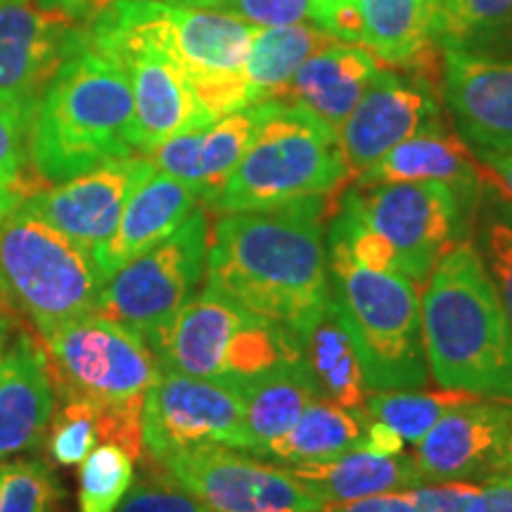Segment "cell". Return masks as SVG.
<instances>
[{"label":"cell","instance_id":"obj_1","mask_svg":"<svg viewBox=\"0 0 512 512\" xmlns=\"http://www.w3.org/2000/svg\"><path fill=\"white\" fill-rule=\"evenodd\" d=\"M330 195L221 214L211 226L204 285L302 339L328 309L325 223Z\"/></svg>","mask_w":512,"mask_h":512},{"label":"cell","instance_id":"obj_2","mask_svg":"<svg viewBox=\"0 0 512 512\" xmlns=\"http://www.w3.org/2000/svg\"><path fill=\"white\" fill-rule=\"evenodd\" d=\"M422 290L427 370L441 389L512 401V328L472 240L434 264Z\"/></svg>","mask_w":512,"mask_h":512},{"label":"cell","instance_id":"obj_3","mask_svg":"<svg viewBox=\"0 0 512 512\" xmlns=\"http://www.w3.org/2000/svg\"><path fill=\"white\" fill-rule=\"evenodd\" d=\"M29 162L43 183H62L131 157L133 95L117 60L83 43L43 93L27 133Z\"/></svg>","mask_w":512,"mask_h":512},{"label":"cell","instance_id":"obj_4","mask_svg":"<svg viewBox=\"0 0 512 512\" xmlns=\"http://www.w3.org/2000/svg\"><path fill=\"white\" fill-rule=\"evenodd\" d=\"M55 392L100 415V439L143 456V406L159 375L157 354L136 330L93 311L43 335Z\"/></svg>","mask_w":512,"mask_h":512},{"label":"cell","instance_id":"obj_5","mask_svg":"<svg viewBox=\"0 0 512 512\" xmlns=\"http://www.w3.org/2000/svg\"><path fill=\"white\" fill-rule=\"evenodd\" d=\"M330 292L347 325L370 392L420 389L430 380L420 294L411 280L358 264L328 238Z\"/></svg>","mask_w":512,"mask_h":512},{"label":"cell","instance_id":"obj_6","mask_svg":"<svg viewBox=\"0 0 512 512\" xmlns=\"http://www.w3.org/2000/svg\"><path fill=\"white\" fill-rule=\"evenodd\" d=\"M88 24L136 36L169 55L214 121L247 107L240 72L259 27L164 0H114Z\"/></svg>","mask_w":512,"mask_h":512},{"label":"cell","instance_id":"obj_7","mask_svg":"<svg viewBox=\"0 0 512 512\" xmlns=\"http://www.w3.org/2000/svg\"><path fill=\"white\" fill-rule=\"evenodd\" d=\"M347 183L337 133L302 107L278 102L207 209L235 214L316 195L339 197Z\"/></svg>","mask_w":512,"mask_h":512},{"label":"cell","instance_id":"obj_8","mask_svg":"<svg viewBox=\"0 0 512 512\" xmlns=\"http://www.w3.org/2000/svg\"><path fill=\"white\" fill-rule=\"evenodd\" d=\"M105 283L91 254L22 204L0 223V306L41 335L98 309Z\"/></svg>","mask_w":512,"mask_h":512},{"label":"cell","instance_id":"obj_9","mask_svg":"<svg viewBox=\"0 0 512 512\" xmlns=\"http://www.w3.org/2000/svg\"><path fill=\"white\" fill-rule=\"evenodd\" d=\"M152 351L159 366L176 373L245 384L280 363L302 358V339L202 285Z\"/></svg>","mask_w":512,"mask_h":512},{"label":"cell","instance_id":"obj_10","mask_svg":"<svg viewBox=\"0 0 512 512\" xmlns=\"http://www.w3.org/2000/svg\"><path fill=\"white\" fill-rule=\"evenodd\" d=\"M472 209L451 185L415 181L342 190L335 216L380 240L394 256V273L422 287L441 254L467 240Z\"/></svg>","mask_w":512,"mask_h":512},{"label":"cell","instance_id":"obj_11","mask_svg":"<svg viewBox=\"0 0 512 512\" xmlns=\"http://www.w3.org/2000/svg\"><path fill=\"white\" fill-rule=\"evenodd\" d=\"M209 216L197 207L176 233L121 266L100 292L98 313L136 330L155 347L204 283Z\"/></svg>","mask_w":512,"mask_h":512},{"label":"cell","instance_id":"obj_12","mask_svg":"<svg viewBox=\"0 0 512 512\" xmlns=\"http://www.w3.org/2000/svg\"><path fill=\"white\" fill-rule=\"evenodd\" d=\"M200 444L247 451L242 387L159 366L143 406V451L159 463Z\"/></svg>","mask_w":512,"mask_h":512},{"label":"cell","instance_id":"obj_13","mask_svg":"<svg viewBox=\"0 0 512 512\" xmlns=\"http://www.w3.org/2000/svg\"><path fill=\"white\" fill-rule=\"evenodd\" d=\"M155 465L211 512H318L325 505L287 467L261 463L240 448L200 444Z\"/></svg>","mask_w":512,"mask_h":512},{"label":"cell","instance_id":"obj_14","mask_svg":"<svg viewBox=\"0 0 512 512\" xmlns=\"http://www.w3.org/2000/svg\"><path fill=\"white\" fill-rule=\"evenodd\" d=\"M83 43L86 27L67 12L36 0H0V110L24 133L50 81Z\"/></svg>","mask_w":512,"mask_h":512},{"label":"cell","instance_id":"obj_15","mask_svg":"<svg viewBox=\"0 0 512 512\" xmlns=\"http://www.w3.org/2000/svg\"><path fill=\"white\" fill-rule=\"evenodd\" d=\"M86 41L117 60L128 76L136 152L150 155L164 140L214 124L183 69L152 43L93 24L86 27Z\"/></svg>","mask_w":512,"mask_h":512},{"label":"cell","instance_id":"obj_16","mask_svg":"<svg viewBox=\"0 0 512 512\" xmlns=\"http://www.w3.org/2000/svg\"><path fill=\"white\" fill-rule=\"evenodd\" d=\"M434 128H444V124L430 76L415 72L401 76L382 67L337 131L349 181H356L403 140Z\"/></svg>","mask_w":512,"mask_h":512},{"label":"cell","instance_id":"obj_17","mask_svg":"<svg viewBox=\"0 0 512 512\" xmlns=\"http://www.w3.org/2000/svg\"><path fill=\"white\" fill-rule=\"evenodd\" d=\"M152 171L155 164L145 155L112 159L53 188L34 190L22 207L95 256L117 230L128 197Z\"/></svg>","mask_w":512,"mask_h":512},{"label":"cell","instance_id":"obj_18","mask_svg":"<svg viewBox=\"0 0 512 512\" xmlns=\"http://www.w3.org/2000/svg\"><path fill=\"white\" fill-rule=\"evenodd\" d=\"M510 437L512 401L472 396L415 444L413 460L425 482L489 477L501 470Z\"/></svg>","mask_w":512,"mask_h":512},{"label":"cell","instance_id":"obj_19","mask_svg":"<svg viewBox=\"0 0 512 512\" xmlns=\"http://www.w3.org/2000/svg\"><path fill=\"white\" fill-rule=\"evenodd\" d=\"M444 93L458 136L472 152L512 150V57L446 48Z\"/></svg>","mask_w":512,"mask_h":512},{"label":"cell","instance_id":"obj_20","mask_svg":"<svg viewBox=\"0 0 512 512\" xmlns=\"http://www.w3.org/2000/svg\"><path fill=\"white\" fill-rule=\"evenodd\" d=\"M55 403L46 349L29 332L10 337L0 354V460L41 444Z\"/></svg>","mask_w":512,"mask_h":512},{"label":"cell","instance_id":"obj_21","mask_svg":"<svg viewBox=\"0 0 512 512\" xmlns=\"http://www.w3.org/2000/svg\"><path fill=\"white\" fill-rule=\"evenodd\" d=\"M197 202L200 195L195 188L157 169L152 171L128 197L112 238L93 256L105 280H110L131 259L176 233L197 209Z\"/></svg>","mask_w":512,"mask_h":512},{"label":"cell","instance_id":"obj_22","mask_svg":"<svg viewBox=\"0 0 512 512\" xmlns=\"http://www.w3.org/2000/svg\"><path fill=\"white\" fill-rule=\"evenodd\" d=\"M382 67L366 48L337 43L306 60L273 100L302 107L337 133Z\"/></svg>","mask_w":512,"mask_h":512},{"label":"cell","instance_id":"obj_23","mask_svg":"<svg viewBox=\"0 0 512 512\" xmlns=\"http://www.w3.org/2000/svg\"><path fill=\"white\" fill-rule=\"evenodd\" d=\"M358 46L392 69L437 72V17L441 0H356Z\"/></svg>","mask_w":512,"mask_h":512},{"label":"cell","instance_id":"obj_24","mask_svg":"<svg viewBox=\"0 0 512 512\" xmlns=\"http://www.w3.org/2000/svg\"><path fill=\"white\" fill-rule=\"evenodd\" d=\"M439 181L451 185L460 197L475 207L484 188V174L475 152H470L460 136H451L444 128L418 133L403 140L387 155L368 166L356 178L358 188L384 183Z\"/></svg>","mask_w":512,"mask_h":512},{"label":"cell","instance_id":"obj_25","mask_svg":"<svg viewBox=\"0 0 512 512\" xmlns=\"http://www.w3.org/2000/svg\"><path fill=\"white\" fill-rule=\"evenodd\" d=\"M287 470L323 503L356 501L425 484L413 456H375L363 448H351L342 456L318 463L290 465Z\"/></svg>","mask_w":512,"mask_h":512},{"label":"cell","instance_id":"obj_26","mask_svg":"<svg viewBox=\"0 0 512 512\" xmlns=\"http://www.w3.org/2000/svg\"><path fill=\"white\" fill-rule=\"evenodd\" d=\"M245 394L247 453L266 456V451L299 420L304 408L316 399L304 358H294L268 373L240 384Z\"/></svg>","mask_w":512,"mask_h":512},{"label":"cell","instance_id":"obj_27","mask_svg":"<svg viewBox=\"0 0 512 512\" xmlns=\"http://www.w3.org/2000/svg\"><path fill=\"white\" fill-rule=\"evenodd\" d=\"M337 43L342 41L313 22L256 31L240 72L245 105L273 100L306 60Z\"/></svg>","mask_w":512,"mask_h":512},{"label":"cell","instance_id":"obj_28","mask_svg":"<svg viewBox=\"0 0 512 512\" xmlns=\"http://www.w3.org/2000/svg\"><path fill=\"white\" fill-rule=\"evenodd\" d=\"M302 358L320 399H328L347 411H363L368 384L347 325L339 316L335 299L302 337Z\"/></svg>","mask_w":512,"mask_h":512},{"label":"cell","instance_id":"obj_29","mask_svg":"<svg viewBox=\"0 0 512 512\" xmlns=\"http://www.w3.org/2000/svg\"><path fill=\"white\" fill-rule=\"evenodd\" d=\"M366 420L368 415L363 411H347L316 396L290 427V432L271 444L266 456L280 458L290 465L337 458L361 444Z\"/></svg>","mask_w":512,"mask_h":512},{"label":"cell","instance_id":"obj_30","mask_svg":"<svg viewBox=\"0 0 512 512\" xmlns=\"http://www.w3.org/2000/svg\"><path fill=\"white\" fill-rule=\"evenodd\" d=\"M278 100H266L249 105L226 117L216 119L214 124L204 128L202 150H200V202L204 207L214 200L216 192L223 188L235 166L245 157L252 140L271 117Z\"/></svg>","mask_w":512,"mask_h":512},{"label":"cell","instance_id":"obj_31","mask_svg":"<svg viewBox=\"0 0 512 512\" xmlns=\"http://www.w3.org/2000/svg\"><path fill=\"white\" fill-rule=\"evenodd\" d=\"M475 394L441 389L439 392H418V389H389V392L368 394L363 413L368 420H380L394 427L406 444H418L448 411L472 399Z\"/></svg>","mask_w":512,"mask_h":512},{"label":"cell","instance_id":"obj_32","mask_svg":"<svg viewBox=\"0 0 512 512\" xmlns=\"http://www.w3.org/2000/svg\"><path fill=\"white\" fill-rule=\"evenodd\" d=\"M133 460L119 444L95 446L79 465V512H114L131 489Z\"/></svg>","mask_w":512,"mask_h":512},{"label":"cell","instance_id":"obj_33","mask_svg":"<svg viewBox=\"0 0 512 512\" xmlns=\"http://www.w3.org/2000/svg\"><path fill=\"white\" fill-rule=\"evenodd\" d=\"M512 22V0H441L437 46L472 50Z\"/></svg>","mask_w":512,"mask_h":512},{"label":"cell","instance_id":"obj_34","mask_svg":"<svg viewBox=\"0 0 512 512\" xmlns=\"http://www.w3.org/2000/svg\"><path fill=\"white\" fill-rule=\"evenodd\" d=\"M60 484L43 460L0 463V512H55Z\"/></svg>","mask_w":512,"mask_h":512},{"label":"cell","instance_id":"obj_35","mask_svg":"<svg viewBox=\"0 0 512 512\" xmlns=\"http://www.w3.org/2000/svg\"><path fill=\"white\" fill-rule=\"evenodd\" d=\"M48 453L55 465L76 467L86 460L100 439V415L83 401H64L50 420Z\"/></svg>","mask_w":512,"mask_h":512},{"label":"cell","instance_id":"obj_36","mask_svg":"<svg viewBox=\"0 0 512 512\" xmlns=\"http://www.w3.org/2000/svg\"><path fill=\"white\" fill-rule=\"evenodd\" d=\"M27 157V133L0 110V223L38 190L24 174Z\"/></svg>","mask_w":512,"mask_h":512},{"label":"cell","instance_id":"obj_37","mask_svg":"<svg viewBox=\"0 0 512 512\" xmlns=\"http://www.w3.org/2000/svg\"><path fill=\"white\" fill-rule=\"evenodd\" d=\"M114 512H211L200 498L185 491L162 470L133 479L131 489Z\"/></svg>","mask_w":512,"mask_h":512},{"label":"cell","instance_id":"obj_38","mask_svg":"<svg viewBox=\"0 0 512 512\" xmlns=\"http://www.w3.org/2000/svg\"><path fill=\"white\" fill-rule=\"evenodd\" d=\"M216 12L230 15L259 29L290 27V24H318L320 0H226Z\"/></svg>","mask_w":512,"mask_h":512},{"label":"cell","instance_id":"obj_39","mask_svg":"<svg viewBox=\"0 0 512 512\" xmlns=\"http://www.w3.org/2000/svg\"><path fill=\"white\" fill-rule=\"evenodd\" d=\"M482 254L486 271L494 280L503 311L512 328V211L494 216L482 230Z\"/></svg>","mask_w":512,"mask_h":512},{"label":"cell","instance_id":"obj_40","mask_svg":"<svg viewBox=\"0 0 512 512\" xmlns=\"http://www.w3.org/2000/svg\"><path fill=\"white\" fill-rule=\"evenodd\" d=\"M202 136H204V128L181 133V136L164 140L162 145H157L155 150L145 157H150V162L155 164L157 171H162V174L190 185V188H195L197 195H200Z\"/></svg>","mask_w":512,"mask_h":512},{"label":"cell","instance_id":"obj_41","mask_svg":"<svg viewBox=\"0 0 512 512\" xmlns=\"http://www.w3.org/2000/svg\"><path fill=\"white\" fill-rule=\"evenodd\" d=\"M479 484L467 479H448V482H425L408 489L415 512H465L477 496Z\"/></svg>","mask_w":512,"mask_h":512},{"label":"cell","instance_id":"obj_42","mask_svg":"<svg viewBox=\"0 0 512 512\" xmlns=\"http://www.w3.org/2000/svg\"><path fill=\"white\" fill-rule=\"evenodd\" d=\"M465 512H512V475L494 472L479 484L477 496L472 498Z\"/></svg>","mask_w":512,"mask_h":512},{"label":"cell","instance_id":"obj_43","mask_svg":"<svg viewBox=\"0 0 512 512\" xmlns=\"http://www.w3.org/2000/svg\"><path fill=\"white\" fill-rule=\"evenodd\" d=\"M318 512H415L411 494L406 491H389V494H377L368 498H356V501L344 503H325Z\"/></svg>","mask_w":512,"mask_h":512},{"label":"cell","instance_id":"obj_44","mask_svg":"<svg viewBox=\"0 0 512 512\" xmlns=\"http://www.w3.org/2000/svg\"><path fill=\"white\" fill-rule=\"evenodd\" d=\"M475 157L479 166H482L484 185H491L512 204V150L475 152Z\"/></svg>","mask_w":512,"mask_h":512},{"label":"cell","instance_id":"obj_45","mask_svg":"<svg viewBox=\"0 0 512 512\" xmlns=\"http://www.w3.org/2000/svg\"><path fill=\"white\" fill-rule=\"evenodd\" d=\"M403 446H406V441H403V437L394 430V427L384 425L380 420H373L366 422V427H363V439L356 448L375 453V456H401Z\"/></svg>","mask_w":512,"mask_h":512},{"label":"cell","instance_id":"obj_46","mask_svg":"<svg viewBox=\"0 0 512 512\" xmlns=\"http://www.w3.org/2000/svg\"><path fill=\"white\" fill-rule=\"evenodd\" d=\"M470 53H484V55H496V57H512V22L508 27H503L498 34L486 38L484 43H479L477 48H472Z\"/></svg>","mask_w":512,"mask_h":512},{"label":"cell","instance_id":"obj_47","mask_svg":"<svg viewBox=\"0 0 512 512\" xmlns=\"http://www.w3.org/2000/svg\"><path fill=\"white\" fill-rule=\"evenodd\" d=\"M110 3H114V0H76L72 15L74 19H79V22H91V19L98 15L100 10H105Z\"/></svg>","mask_w":512,"mask_h":512},{"label":"cell","instance_id":"obj_48","mask_svg":"<svg viewBox=\"0 0 512 512\" xmlns=\"http://www.w3.org/2000/svg\"><path fill=\"white\" fill-rule=\"evenodd\" d=\"M171 5H183V8H200V10H216L226 0H164Z\"/></svg>","mask_w":512,"mask_h":512},{"label":"cell","instance_id":"obj_49","mask_svg":"<svg viewBox=\"0 0 512 512\" xmlns=\"http://www.w3.org/2000/svg\"><path fill=\"white\" fill-rule=\"evenodd\" d=\"M41 8H48V10H62L67 12V15H72L74 12V3L76 0H36ZM74 17V15H72Z\"/></svg>","mask_w":512,"mask_h":512},{"label":"cell","instance_id":"obj_50","mask_svg":"<svg viewBox=\"0 0 512 512\" xmlns=\"http://www.w3.org/2000/svg\"><path fill=\"white\" fill-rule=\"evenodd\" d=\"M349 3H356V0H320V17H318V24H320V19L328 15L330 10L339 8V5H349Z\"/></svg>","mask_w":512,"mask_h":512},{"label":"cell","instance_id":"obj_51","mask_svg":"<svg viewBox=\"0 0 512 512\" xmlns=\"http://www.w3.org/2000/svg\"><path fill=\"white\" fill-rule=\"evenodd\" d=\"M8 339H10L8 318H5L3 313H0V354H3V349H5V344H8Z\"/></svg>","mask_w":512,"mask_h":512},{"label":"cell","instance_id":"obj_52","mask_svg":"<svg viewBox=\"0 0 512 512\" xmlns=\"http://www.w3.org/2000/svg\"><path fill=\"white\" fill-rule=\"evenodd\" d=\"M498 472H510L512 475V437L508 441V446H505V453H503V460H501V470Z\"/></svg>","mask_w":512,"mask_h":512}]
</instances>
